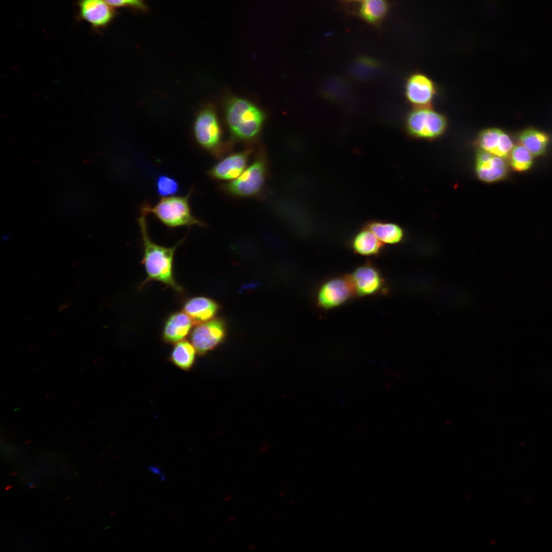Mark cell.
<instances>
[{
	"instance_id": "obj_7",
	"label": "cell",
	"mask_w": 552,
	"mask_h": 552,
	"mask_svg": "<svg viewBox=\"0 0 552 552\" xmlns=\"http://www.w3.org/2000/svg\"><path fill=\"white\" fill-rule=\"evenodd\" d=\"M225 335L224 323L219 319H211L196 325L190 334V340L199 355L213 350L223 340Z\"/></svg>"
},
{
	"instance_id": "obj_23",
	"label": "cell",
	"mask_w": 552,
	"mask_h": 552,
	"mask_svg": "<svg viewBox=\"0 0 552 552\" xmlns=\"http://www.w3.org/2000/svg\"><path fill=\"white\" fill-rule=\"evenodd\" d=\"M511 158L512 167L517 171L528 169L532 164V153L522 145L513 148Z\"/></svg>"
},
{
	"instance_id": "obj_8",
	"label": "cell",
	"mask_w": 552,
	"mask_h": 552,
	"mask_svg": "<svg viewBox=\"0 0 552 552\" xmlns=\"http://www.w3.org/2000/svg\"><path fill=\"white\" fill-rule=\"evenodd\" d=\"M354 294L349 276L336 277L321 286L317 293V303L323 309H330L341 305Z\"/></svg>"
},
{
	"instance_id": "obj_22",
	"label": "cell",
	"mask_w": 552,
	"mask_h": 552,
	"mask_svg": "<svg viewBox=\"0 0 552 552\" xmlns=\"http://www.w3.org/2000/svg\"><path fill=\"white\" fill-rule=\"evenodd\" d=\"M502 132L501 131L494 128L482 131L478 139V144L482 150L496 155Z\"/></svg>"
},
{
	"instance_id": "obj_13",
	"label": "cell",
	"mask_w": 552,
	"mask_h": 552,
	"mask_svg": "<svg viewBox=\"0 0 552 552\" xmlns=\"http://www.w3.org/2000/svg\"><path fill=\"white\" fill-rule=\"evenodd\" d=\"M476 171L479 179L493 182L504 177L507 166L502 157L482 150L477 156Z\"/></svg>"
},
{
	"instance_id": "obj_4",
	"label": "cell",
	"mask_w": 552,
	"mask_h": 552,
	"mask_svg": "<svg viewBox=\"0 0 552 552\" xmlns=\"http://www.w3.org/2000/svg\"><path fill=\"white\" fill-rule=\"evenodd\" d=\"M193 135L199 147L217 158L222 157L232 147L224 142L216 111L211 105L203 106L197 112L193 124Z\"/></svg>"
},
{
	"instance_id": "obj_10",
	"label": "cell",
	"mask_w": 552,
	"mask_h": 552,
	"mask_svg": "<svg viewBox=\"0 0 552 552\" xmlns=\"http://www.w3.org/2000/svg\"><path fill=\"white\" fill-rule=\"evenodd\" d=\"M78 17L87 21L95 30L109 25L116 16L113 7L105 0H78Z\"/></svg>"
},
{
	"instance_id": "obj_6",
	"label": "cell",
	"mask_w": 552,
	"mask_h": 552,
	"mask_svg": "<svg viewBox=\"0 0 552 552\" xmlns=\"http://www.w3.org/2000/svg\"><path fill=\"white\" fill-rule=\"evenodd\" d=\"M446 124L443 116L425 107L413 111L407 120L409 132L415 136L425 139L441 134L445 130Z\"/></svg>"
},
{
	"instance_id": "obj_25",
	"label": "cell",
	"mask_w": 552,
	"mask_h": 552,
	"mask_svg": "<svg viewBox=\"0 0 552 552\" xmlns=\"http://www.w3.org/2000/svg\"><path fill=\"white\" fill-rule=\"evenodd\" d=\"M112 7H129L146 11L147 7L144 0H105Z\"/></svg>"
},
{
	"instance_id": "obj_1",
	"label": "cell",
	"mask_w": 552,
	"mask_h": 552,
	"mask_svg": "<svg viewBox=\"0 0 552 552\" xmlns=\"http://www.w3.org/2000/svg\"><path fill=\"white\" fill-rule=\"evenodd\" d=\"M146 215L141 212L137 219L143 247L142 263L147 274L146 280L141 287L150 281L162 283L177 292L182 293L183 289L175 281L173 269V259L177 247L185 240V237L172 247H165L153 242L147 229Z\"/></svg>"
},
{
	"instance_id": "obj_14",
	"label": "cell",
	"mask_w": 552,
	"mask_h": 552,
	"mask_svg": "<svg viewBox=\"0 0 552 552\" xmlns=\"http://www.w3.org/2000/svg\"><path fill=\"white\" fill-rule=\"evenodd\" d=\"M193 324L192 319L185 312H174L165 322L162 332L163 339L169 343L181 341L189 334Z\"/></svg>"
},
{
	"instance_id": "obj_11",
	"label": "cell",
	"mask_w": 552,
	"mask_h": 552,
	"mask_svg": "<svg viewBox=\"0 0 552 552\" xmlns=\"http://www.w3.org/2000/svg\"><path fill=\"white\" fill-rule=\"evenodd\" d=\"M349 277L355 294L359 296L375 294L383 286V280L380 273L370 264L357 267Z\"/></svg>"
},
{
	"instance_id": "obj_2",
	"label": "cell",
	"mask_w": 552,
	"mask_h": 552,
	"mask_svg": "<svg viewBox=\"0 0 552 552\" xmlns=\"http://www.w3.org/2000/svg\"><path fill=\"white\" fill-rule=\"evenodd\" d=\"M224 114L233 137L243 142L257 138L265 119L264 112L258 106L248 100L235 96L227 99Z\"/></svg>"
},
{
	"instance_id": "obj_16",
	"label": "cell",
	"mask_w": 552,
	"mask_h": 552,
	"mask_svg": "<svg viewBox=\"0 0 552 552\" xmlns=\"http://www.w3.org/2000/svg\"><path fill=\"white\" fill-rule=\"evenodd\" d=\"M383 243L369 229L366 227L358 233L352 239L351 247L355 253L364 256H376Z\"/></svg>"
},
{
	"instance_id": "obj_26",
	"label": "cell",
	"mask_w": 552,
	"mask_h": 552,
	"mask_svg": "<svg viewBox=\"0 0 552 552\" xmlns=\"http://www.w3.org/2000/svg\"><path fill=\"white\" fill-rule=\"evenodd\" d=\"M148 468L153 473L155 474L156 475H161L162 476H161L160 479V481L165 480V476L164 475H163V473H162V471H161L159 468H158V467H156V466H150L148 467Z\"/></svg>"
},
{
	"instance_id": "obj_18",
	"label": "cell",
	"mask_w": 552,
	"mask_h": 552,
	"mask_svg": "<svg viewBox=\"0 0 552 552\" xmlns=\"http://www.w3.org/2000/svg\"><path fill=\"white\" fill-rule=\"evenodd\" d=\"M388 8L386 0H363L358 14L367 22L377 25L384 18Z\"/></svg>"
},
{
	"instance_id": "obj_15",
	"label": "cell",
	"mask_w": 552,
	"mask_h": 552,
	"mask_svg": "<svg viewBox=\"0 0 552 552\" xmlns=\"http://www.w3.org/2000/svg\"><path fill=\"white\" fill-rule=\"evenodd\" d=\"M217 304L212 299L197 296L187 300L183 305V311L192 319L194 324H199L212 319L218 311Z\"/></svg>"
},
{
	"instance_id": "obj_32",
	"label": "cell",
	"mask_w": 552,
	"mask_h": 552,
	"mask_svg": "<svg viewBox=\"0 0 552 552\" xmlns=\"http://www.w3.org/2000/svg\"><path fill=\"white\" fill-rule=\"evenodd\" d=\"M347 1H351V2L352 1L356 2V1H362V0H347Z\"/></svg>"
},
{
	"instance_id": "obj_12",
	"label": "cell",
	"mask_w": 552,
	"mask_h": 552,
	"mask_svg": "<svg viewBox=\"0 0 552 552\" xmlns=\"http://www.w3.org/2000/svg\"><path fill=\"white\" fill-rule=\"evenodd\" d=\"M435 93L433 82L422 74H415L410 77L406 85L407 98L412 103L421 107H425L431 101Z\"/></svg>"
},
{
	"instance_id": "obj_24",
	"label": "cell",
	"mask_w": 552,
	"mask_h": 552,
	"mask_svg": "<svg viewBox=\"0 0 552 552\" xmlns=\"http://www.w3.org/2000/svg\"><path fill=\"white\" fill-rule=\"evenodd\" d=\"M377 64L373 59L362 58L358 59L354 64L353 68V74L358 78H367L376 72Z\"/></svg>"
},
{
	"instance_id": "obj_5",
	"label": "cell",
	"mask_w": 552,
	"mask_h": 552,
	"mask_svg": "<svg viewBox=\"0 0 552 552\" xmlns=\"http://www.w3.org/2000/svg\"><path fill=\"white\" fill-rule=\"evenodd\" d=\"M256 155L254 161L238 178L220 186L222 191L238 198L255 197L261 194L268 176V161L263 150Z\"/></svg>"
},
{
	"instance_id": "obj_17",
	"label": "cell",
	"mask_w": 552,
	"mask_h": 552,
	"mask_svg": "<svg viewBox=\"0 0 552 552\" xmlns=\"http://www.w3.org/2000/svg\"><path fill=\"white\" fill-rule=\"evenodd\" d=\"M366 228L369 229L382 243L394 244L400 242L403 237V231L397 224L378 221H372L367 223Z\"/></svg>"
},
{
	"instance_id": "obj_21",
	"label": "cell",
	"mask_w": 552,
	"mask_h": 552,
	"mask_svg": "<svg viewBox=\"0 0 552 552\" xmlns=\"http://www.w3.org/2000/svg\"><path fill=\"white\" fill-rule=\"evenodd\" d=\"M154 186L158 195L163 197L176 194L180 189L178 181L172 176L166 174L156 176Z\"/></svg>"
},
{
	"instance_id": "obj_19",
	"label": "cell",
	"mask_w": 552,
	"mask_h": 552,
	"mask_svg": "<svg viewBox=\"0 0 552 552\" xmlns=\"http://www.w3.org/2000/svg\"><path fill=\"white\" fill-rule=\"evenodd\" d=\"M196 350L192 343L186 340L180 341L175 344L171 355L172 362L177 367L188 370L194 364Z\"/></svg>"
},
{
	"instance_id": "obj_20",
	"label": "cell",
	"mask_w": 552,
	"mask_h": 552,
	"mask_svg": "<svg viewBox=\"0 0 552 552\" xmlns=\"http://www.w3.org/2000/svg\"><path fill=\"white\" fill-rule=\"evenodd\" d=\"M547 141L545 135L536 131H526L520 136L521 145L535 155L541 154L544 151Z\"/></svg>"
},
{
	"instance_id": "obj_28",
	"label": "cell",
	"mask_w": 552,
	"mask_h": 552,
	"mask_svg": "<svg viewBox=\"0 0 552 552\" xmlns=\"http://www.w3.org/2000/svg\"><path fill=\"white\" fill-rule=\"evenodd\" d=\"M235 516L234 515L228 517V518L227 519V520L229 522H232L234 520H235Z\"/></svg>"
},
{
	"instance_id": "obj_29",
	"label": "cell",
	"mask_w": 552,
	"mask_h": 552,
	"mask_svg": "<svg viewBox=\"0 0 552 552\" xmlns=\"http://www.w3.org/2000/svg\"><path fill=\"white\" fill-rule=\"evenodd\" d=\"M256 547V545L255 544H251V545H250L249 546V547H248V549H250V550H253V549H255V548Z\"/></svg>"
},
{
	"instance_id": "obj_27",
	"label": "cell",
	"mask_w": 552,
	"mask_h": 552,
	"mask_svg": "<svg viewBox=\"0 0 552 552\" xmlns=\"http://www.w3.org/2000/svg\"><path fill=\"white\" fill-rule=\"evenodd\" d=\"M232 498V495L231 494H228L225 496L224 500L225 501H229L231 500Z\"/></svg>"
},
{
	"instance_id": "obj_30",
	"label": "cell",
	"mask_w": 552,
	"mask_h": 552,
	"mask_svg": "<svg viewBox=\"0 0 552 552\" xmlns=\"http://www.w3.org/2000/svg\"><path fill=\"white\" fill-rule=\"evenodd\" d=\"M279 495V496L280 497H283L284 496H285L286 495V493L282 492L280 493Z\"/></svg>"
},
{
	"instance_id": "obj_31",
	"label": "cell",
	"mask_w": 552,
	"mask_h": 552,
	"mask_svg": "<svg viewBox=\"0 0 552 552\" xmlns=\"http://www.w3.org/2000/svg\"><path fill=\"white\" fill-rule=\"evenodd\" d=\"M28 486L30 488H33V487H34L35 485H34V484L33 483L30 482V483L29 484Z\"/></svg>"
},
{
	"instance_id": "obj_3",
	"label": "cell",
	"mask_w": 552,
	"mask_h": 552,
	"mask_svg": "<svg viewBox=\"0 0 552 552\" xmlns=\"http://www.w3.org/2000/svg\"><path fill=\"white\" fill-rule=\"evenodd\" d=\"M193 192L191 189L186 195L162 198L156 204H144L141 212L152 215L163 224L170 228L182 226H205L204 222L192 213L190 198Z\"/></svg>"
},
{
	"instance_id": "obj_9",
	"label": "cell",
	"mask_w": 552,
	"mask_h": 552,
	"mask_svg": "<svg viewBox=\"0 0 552 552\" xmlns=\"http://www.w3.org/2000/svg\"><path fill=\"white\" fill-rule=\"evenodd\" d=\"M254 151L251 147L224 157L207 172L211 179L221 180H234L245 170Z\"/></svg>"
}]
</instances>
